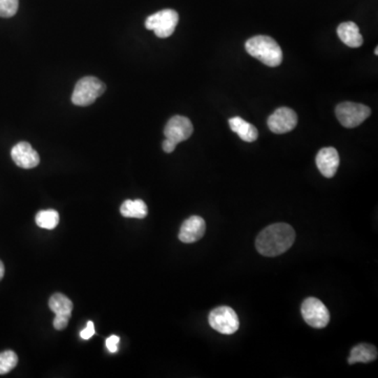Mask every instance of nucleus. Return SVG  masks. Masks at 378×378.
I'll use <instances>...</instances> for the list:
<instances>
[{"label": "nucleus", "mask_w": 378, "mask_h": 378, "mask_svg": "<svg viewBox=\"0 0 378 378\" xmlns=\"http://www.w3.org/2000/svg\"><path fill=\"white\" fill-rule=\"evenodd\" d=\"M17 363L18 356L14 351L7 350L0 353V375L11 372Z\"/></svg>", "instance_id": "19"}, {"label": "nucleus", "mask_w": 378, "mask_h": 378, "mask_svg": "<svg viewBox=\"0 0 378 378\" xmlns=\"http://www.w3.org/2000/svg\"><path fill=\"white\" fill-rule=\"evenodd\" d=\"M300 310H302L304 321L315 329H323L329 324V310L319 298H306L302 304Z\"/></svg>", "instance_id": "7"}, {"label": "nucleus", "mask_w": 378, "mask_h": 378, "mask_svg": "<svg viewBox=\"0 0 378 378\" xmlns=\"http://www.w3.org/2000/svg\"><path fill=\"white\" fill-rule=\"evenodd\" d=\"M162 147L165 152H167V154H170V152H173V150H175L177 145H175V143H173V142L169 141V140L165 139L164 142H163Z\"/></svg>", "instance_id": "23"}, {"label": "nucleus", "mask_w": 378, "mask_h": 378, "mask_svg": "<svg viewBox=\"0 0 378 378\" xmlns=\"http://www.w3.org/2000/svg\"><path fill=\"white\" fill-rule=\"evenodd\" d=\"M375 55H378V48L376 47V49H375Z\"/></svg>", "instance_id": "25"}, {"label": "nucleus", "mask_w": 378, "mask_h": 378, "mask_svg": "<svg viewBox=\"0 0 378 378\" xmlns=\"http://www.w3.org/2000/svg\"><path fill=\"white\" fill-rule=\"evenodd\" d=\"M296 241V231L286 223H277L261 231L256 240L258 252L265 256H277L287 252Z\"/></svg>", "instance_id": "1"}, {"label": "nucleus", "mask_w": 378, "mask_h": 378, "mask_svg": "<svg viewBox=\"0 0 378 378\" xmlns=\"http://www.w3.org/2000/svg\"><path fill=\"white\" fill-rule=\"evenodd\" d=\"M337 35L340 41L349 48H359L363 45V36L359 33L358 26L354 22H348L340 24Z\"/></svg>", "instance_id": "14"}, {"label": "nucleus", "mask_w": 378, "mask_h": 378, "mask_svg": "<svg viewBox=\"0 0 378 378\" xmlns=\"http://www.w3.org/2000/svg\"><path fill=\"white\" fill-rule=\"evenodd\" d=\"M194 133L193 123L183 116H175L167 122L164 129V135L167 140L175 145L189 139Z\"/></svg>", "instance_id": "9"}, {"label": "nucleus", "mask_w": 378, "mask_h": 378, "mask_svg": "<svg viewBox=\"0 0 378 378\" xmlns=\"http://www.w3.org/2000/svg\"><path fill=\"white\" fill-rule=\"evenodd\" d=\"M245 48L249 55L270 68H277L283 61V52L271 37L263 35L252 37L246 43Z\"/></svg>", "instance_id": "2"}, {"label": "nucleus", "mask_w": 378, "mask_h": 378, "mask_svg": "<svg viewBox=\"0 0 378 378\" xmlns=\"http://www.w3.org/2000/svg\"><path fill=\"white\" fill-rule=\"evenodd\" d=\"M94 334H95V326H94L93 321H89V323H87V328L80 332V336L82 340H89Z\"/></svg>", "instance_id": "22"}, {"label": "nucleus", "mask_w": 378, "mask_h": 378, "mask_svg": "<svg viewBox=\"0 0 378 378\" xmlns=\"http://www.w3.org/2000/svg\"><path fill=\"white\" fill-rule=\"evenodd\" d=\"M267 124L272 133H289L298 125V115L291 108H279L269 117Z\"/></svg>", "instance_id": "10"}, {"label": "nucleus", "mask_w": 378, "mask_h": 378, "mask_svg": "<svg viewBox=\"0 0 378 378\" xmlns=\"http://www.w3.org/2000/svg\"><path fill=\"white\" fill-rule=\"evenodd\" d=\"M49 307L56 314L53 321L54 328L56 330L66 329L74 308L72 300L64 294L55 293L50 298Z\"/></svg>", "instance_id": "8"}, {"label": "nucleus", "mask_w": 378, "mask_h": 378, "mask_svg": "<svg viewBox=\"0 0 378 378\" xmlns=\"http://www.w3.org/2000/svg\"><path fill=\"white\" fill-rule=\"evenodd\" d=\"M335 114L342 126L354 129L369 118L371 110L363 104L342 102L336 106Z\"/></svg>", "instance_id": "5"}, {"label": "nucleus", "mask_w": 378, "mask_h": 378, "mask_svg": "<svg viewBox=\"0 0 378 378\" xmlns=\"http://www.w3.org/2000/svg\"><path fill=\"white\" fill-rule=\"evenodd\" d=\"M229 126H231V131L238 133V136L243 141L250 143V142H254L258 139V129L240 117H233V118L229 119Z\"/></svg>", "instance_id": "15"}, {"label": "nucleus", "mask_w": 378, "mask_h": 378, "mask_svg": "<svg viewBox=\"0 0 378 378\" xmlns=\"http://www.w3.org/2000/svg\"><path fill=\"white\" fill-rule=\"evenodd\" d=\"M210 327L219 333H235L240 328L239 317L233 308L228 306H221L214 309L208 317Z\"/></svg>", "instance_id": "6"}, {"label": "nucleus", "mask_w": 378, "mask_h": 378, "mask_svg": "<svg viewBox=\"0 0 378 378\" xmlns=\"http://www.w3.org/2000/svg\"><path fill=\"white\" fill-rule=\"evenodd\" d=\"M377 358V349L369 344H361L351 350L348 363L354 365L357 363H368Z\"/></svg>", "instance_id": "16"}, {"label": "nucleus", "mask_w": 378, "mask_h": 378, "mask_svg": "<svg viewBox=\"0 0 378 378\" xmlns=\"http://www.w3.org/2000/svg\"><path fill=\"white\" fill-rule=\"evenodd\" d=\"M11 157L17 166L24 169L38 166L41 157L28 142H20L11 150Z\"/></svg>", "instance_id": "12"}, {"label": "nucleus", "mask_w": 378, "mask_h": 378, "mask_svg": "<svg viewBox=\"0 0 378 378\" xmlns=\"http://www.w3.org/2000/svg\"><path fill=\"white\" fill-rule=\"evenodd\" d=\"M179 22V14L175 10L166 9L148 16L145 20V28L154 31L159 38L171 36Z\"/></svg>", "instance_id": "4"}, {"label": "nucleus", "mask_w": 378, "mask_h": 378, "mask_svg": "<svg viewBox=\"0 0 378 378\" xmlns=\"http://www.w3.org/2000/svg\"><path fill=\"white\" fill-rule=\"evenodd\" d=\"M20 0H0V17H13L18 11Z\"/></svg>", "instance_id": "20"}, {"label": "nucleus", "mask_w": 378, "mask_h": 378, "mask_svg": "<svg viewBox=\"0 0 378 378\" xmlns=\"http://www.w3.org/2000/svg\"><path fill=\"white\" fill-rule=\"evenodd\" d=\"M206 223L203 218L193 216L184 221L180 228L179 240L183 243L191 244L199 241L205 235Z\"/></svg>", "instance_id": "11"}, {"label": "nucleus", "mask_w": 378, "mask_h": 378, "mask_svg": "<svg viewBox=\"0 0 378 378\" xmlns=\"http://www.w3.org/2000/svg\"><path fill=\"white\" fill-rule=\"evenodd\" d=\"M315 161L317 168L326 177H334L340 166V156L334 147H325L319 150Z\"/></svg>", "instance_id": "13"}, {"label": "nucleus", "mask_w": 378, "mask_h": 378, "mask_svg": "<svg viewBox=\"0 0 378 378\" xmlns=\"http://www.w3.org/2000/svg\"><path fill=\"white\" fill-rule=\"evenodd\" d=\"M120 212L125 218L144 219L148 214L147 205L141 199L126 200L120 208Z\"/></svg>", "instance_id": "17"}, {"label": "nucleus", "mask_w": 378, "mask_h": 378, "mask_svg": "<svg viewBox=\"0 0 378 378\" xmlns=\"http://www.w3.org/2000/svg\"><path fill=\"white\" fill-rule=\"evenodd\" d=\"M3 275H5V265L0 261V281L3 279Z\"/></svg>", "instance_id": "24"}, {"label": "nucleus", "mask_w": 378, "mask_h": 378, "mask_svg": "<svg viewBox=\"0 0 378 378\" xmlns=\"http://www.w3.org/2000/svg\"><path fill=\"white\" fill-rule=\"evenodd\" d=\"M106 87L96 77H83L75 85L72 102L77 106H89L103 95Z\"/></svg>", "instance_id": "3"}, {"label": "nucleus", "mask_w": 378, "mask_h": 378, "mask_svg": "<svg viewBox=\"0 0 378 378\" xmlns=\"http://www.w3.org/2000/svg\"><path fill=\"white\" fill-rule=\"evenodd\" d=\"M35 222L41 228L52 231L59 224V214L56 210H41L35 217Z\"/></svg>", "instance_id": "18"}, {"label": "nucleus", "mask_w": 378, "mask_h": 378, "mask_svg": "<svg viewBox=\"0 0 378 378\" xmlns=\"http://www.w3.org/2000/svg\"><path fill=\"white\" fill-rule=\"evenodd\" d=\"M120 338L117 335H112L106 340V348L110 353H116L118 351V344Z\"/></svg>", "instance_id": "21"}]
</instances>
